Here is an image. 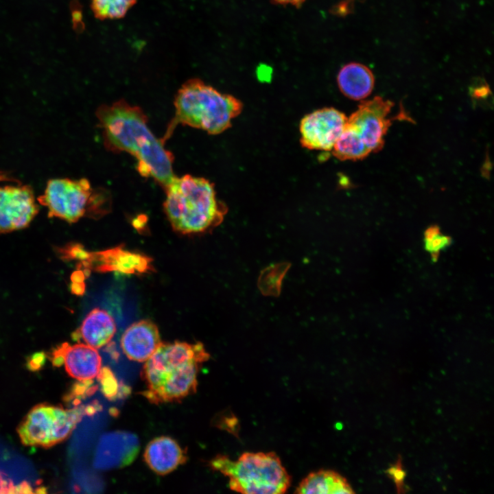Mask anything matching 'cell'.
I'll list each match as a JSON object with an SVG mask.
<instances>
[{"label": "cell", "mask_w": 494, "mask_h": 494, "mask_svg": "<svg viewBox=\"0 0 494 494\" xmlns=\"http://www.w3.org/2000/svg\"><path fill=\"white\" fill-rule=\"evenodd\" d=\"M449 241L436 226L429 228L425 233V248L434 257L449 245Z\"/></svg>", "instance_id": "21"}, {"label": "cell", "mask_w": 494, "mask_h": 494, "mask_svg": "<svg viewBox=\"0 0 494 494\" xmlns=\"http://www.w3.org/2000/svg\"><path fill=\"white\" fill-rule=\"evenodd\" d=\"M337 83L341 93L353 100H362L373 91L375 77L372 71L359 62L344 65L337 75Z\"/></svg>", "instance_id": "16"}, {"label": "cell", "mask_w": 494, "mask_h": 494, "mask_svg": "<svg viewBox=\"0 0 494 494\" xmlns=\"http://www.w3.org/2000/svg\"><path fill=\"white\" fill-rule=\"evenodd\" d=\"M105 259L106 263L100 266L102 270H115L124 273L143 272L149 268L147 257L139 254L123 251L119 248L98 253Z\"/></svg>", "instance_id": "18"}, {"label": "cell", "mask_w": 494, "mask_h": 494, "mask_svg": "<svg viewBox=\"0 0 494 494\" xmlns=\"http://www.w3.org/2000/svg\"><path fill=\"white\" fill-rule=\"evenodd\" d=\"M137 0H91V8L99 20L123 18Z\"/></svg>", "instance_id": "20"}, {"label": "cell", "mask_w": 494, "mask_h": 494, "mask_svg": "<svg viewBox=\"0 0 494 494\" xmlns=\"http://www.w3.org/2000/svg\"><path fill=\"white\" fill-rule=\"evenodd\" d=\"M331 150L342 161L363 159L371 153L357 132L346 124Z\"/></svg>", "instance_id": "19"}, {"label": "cell", "mask_w": 494, "mask_h": 494, "mask_svg": "<svg viewBox=\"0 0 494 494\" xmlns=\"http://www.w3.org/2000/svg\"><path fill=\"white\" fill-rule=\"evenodd\" d=\"M347 121L344 113L324 108L305 115L300 123L301 143L309 150H331Z\"/></svg>", "instance_id": "10"}, {"label": "cell", "mask_w": 494, "mask_h": 494, "mask_svg": "<svg viewBox=\"0 0 494 494\" xmlns=\"http://www.w3.org/2000/svg\"><path fill=\"white\" fill-rule=\"evenodd\" d=\"M138 450V440L134 435L124 432L106 434L98 451L100 467L103 469L124 467L134 460Z\"/></svg>", "instance_id": "14"}, {"label": "cell", "mask_w": 494, "mask_h": 494, "mask_svg": "<svg viewBox=\"0 0 494 494\" xmlns=\"http://www.w3.org/2000/svg\"><path fill=\"white\" fill-rule=\"evenodd\" d=\"M143 459L152 471L165 475L185 464L187 454L176 440L162 436L149 442L143 453Z\"/></svg>", "instance_id": "13"}, {"label": "cell", "mask_w": 494, "mask_h": 494, "mask_svg": "<svg viewBox=\"0 0 494 494\" xmlns=\"http://www.w3.org/2000/svg\"><path fill=\"white\" fill-rule=\"evenodd\" d=\"M210 355L202 343L163 342L145 362L143 395L151 403L178 402L196 392L198 376Z\"/></svg>", "instance_id": "2"}, {"label": "cell", "mask_w": 494, "mask_h": 494, "mask_svg": "<svg viewBox=\"0 0 494 494\" xmlns=\"http://www.w3.org/2000/svg\"><path fill=\"white\" fill-rule=\"evenodd\" d=\"M165 189L163 209L175 231L185 235L204 233L224 220L227 208L217 198L213 184L204 178L174 176Z\"/></svg>", "instance_id": "3"}, {"label": "cell", "mask_w": 494, "mask_h": 494, "mask_svg": "<svg viewBox=\"0 0 494 494\" xmlns=\"http://www.w3.org/2000/svg\"><path fill=\"white\" fill-rule=\"evenodd\" d=\"M49 356L54 366H63L71 377L80 381L93 380L102 368V357L97 349L83 342H63Z\"/></svg>", "instance_id": "11"}, {"label": "cell", "mask_w": 494, "mask_h": 494, "mask_svg": "<svg viewBox=\"0 0 494 494\" xmlns=\"http://www.w3.org/2000/svg\"><path fill=\"white\" fill-rule=\"evenodd\" d=\"M275 3L280 4V5H294V6H300L306 0H272Z\"/></svg>", "instance_id": "24"}, {"label": "cell", "mask_w": 494, "mask_h": 494, "mask_svg": "<svg viewBox=\"0 0 494 494\" xmlns=\"http://www.w3.org/2000/svg\"><path fill=\"white\" fill-rule=\"evenodd\" d=\"M96 117L106 149L130 154L137 160L142 176L152 177L164 188L169 184L175 176L173 155L150 130L141 108L119 99L100 106Z\"/></svg>", "instance_id": "1"}, {"label": "cell", "mask_w": 494, "mask_h": 494, "mask_svg": "<svg viewBox=\"0 0 494 494\" xmlns=\"http://www.w3.org/2000/svg\"><path fill=\"white\" fill-rule=\"evenodd\" d=\"M402 458L399 456L393 464L386 471L388 475L393 480L398 493H406L409 488L405 484L406 472L403 469Z\"/></svg>", "instance_id": "22"}, {"label": "cell", "mask_w": 494, "mask_h": 494, "mask_svg": "<svg viewBox=\"0 0 494 494\" xmlns=\"http://www.w3.org/2000/svg\"><path fill=\"white\" fill-rule=\"evenodd\" d=\"M97 377L99 380L104 395L109 399L115 398L119 391L118 384L111 370L107 367L102 368Z\"/></svg>", "instance_id": "23"}, {"label": "cell", "mask_w": 494, "mask_h": 494, "mask_svg": "<svg viewBox=\"0 0 494 494\" xmlns=\"http://www.w3.org/2000/svg\"><path fill=\"white\" fill-rule=\"evenodd\" d=\"M209 466L228 479L229 488L248 494H282L290 488L291 478L276 453L245 452L236 460L219 454Z\"/></svg>", "instance_id": "5"}, {"label": "cell", "mask_w": 494, "mask_h": 494, "mask_svg": "<svg viewBox=\"0 0 494 494\" xmlns=\"http://www.w3.org/2000/svg\"><path fill=\"white\" fill-rule=\"evenodd\" d=\"M38 202L47 209L49 217L74 223L86 217L99 218L110 209V196L93 188L86 178H52L47 181Z\"/></svg>", "instance_id": "6"}, {"label": "cell", "mask_w": 494, "mask_h": 494, "mask_svg": "<svg viewBox=\"0 0 494 494\" xmlns=\"http://www.w3.org/2000/svg\"><path fill=\"white\" fill-rule=\"evenodd\" d=\"M38 211L32 187L19 181L0 186V233L27 227Z\"/></svg>", "instance_id": "9"}, {"label": "cell", "mask_w": 494, "mask_h": 494, "mask_svg": "<svg viewBox=\"0 0 494 494\" xmlns=\"http://www.w3.org/2000/svg\"><path fill=\"white\" fill-rule=\"evenodd\" d=\"M115 332L113 317L106 310L96 307L86 315L71 337L78 342L82 340L83 343L99 349L106 345Z\"/></svg>", "instance_id": "15"}, {"label": "cell", "mask_w": 494, "mask_h": 494, "mask_svg": "<svg viewBox=\"0 0 494 494\" xmlns=\"http://www.w3.org/2000/svg\"><path fill=\"white\" fill-rule=\"evenodd\" d=\"M175 114L167 126L165 142L175 128L181 124L218 134L231 126L242 110V103L235 97L222 93L198 78L185 82L174 99Z\"/></svg>", "instance_id": "4"}, {"label": "cell", "mask_w": 494, "mask_h": 494, "mask_svg": "<svg viewBox=\"0 0 494 494\" xmlns=\"http://www.w3.org/2000/svg\"><path fill=\"white\" fill-rule=\"evenodd\" d=\"M393 103L381 97L364 101L347 118L346 125L353 128L371 152L379 151L392 119L388 117Z\"/></svg>", "instance_id": "8"}, {"label": "cell", "mask_w": 494, "mask_h": 494, "mask_svg": "<svg viewBox=\"0 0 494 494\" xmlns=\"http://www.w3.org/2000/svg\"><path fill=\"white\" fill-rule=\"evenodd\" d=\"M296 493L351 494L355 493L347 480L330 469H320L309 473L299 483Z\"/></svg>", "instance_id": "17"}, {"label": "cell", "mask_w": 494, "mask_h": 494, "mask_svg": "<svg viewBox=\"0 0 494 494\" xmlns=\"http://www.w3.org/2000/svg\"><path fill=\"white\" fill-rule=\"evenodd\" d=\"M95 407L64 408L40 403L34 406L17 428L21 443L27 446L49 448L71 434L85 414L93 413Z\"/></svg>", "instance_id": "7"}, {"label": "cell", "mask_w": 494, "mask_h": 494, "mask_svg": "<svg viewBox=\"0 0 494 494\" xmlns=\"http://www.w3.org/2000/svg\"><path fill=\"white\" fill-rule=\"evenodd\" d=\"M162 343L157 326L150 320L133 322L126 329L120 339L124 355L130 360L145 362Z\"/></svg>", "instance_id": "12"}]
</instances>
